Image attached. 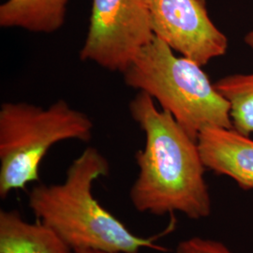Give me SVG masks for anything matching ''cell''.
Instances as JSON below:
<instances>
[{
  "label": "cell",
  "instance_id": "obj_1",
  "mask_svg": "<svg viewBox=\"0 0 253 253\" xmlns=\"http://www.w3.org/2000/svg\"><path fill=\"white\" fill-rule=\"evenodd\" d=\"M129 112L145 136L144 148L135 155L138 175L129 190L133 208L155 216L177 212L190 219L209 217L207 168L197 141L145 92L129 102Z\"/></svg>",
  "mask_w": 253,
  "mask_h": 253
},
{
  "label": "cell",
  "instance_id": "obj_2",
  "mask_svg": "<svg viewBox=\"0 0 253 253\" xmlns=\"http://www.w3.org/2000/svg\"><path fill=\"white\" fill-rule=\"evenodd\" d=\"M110 173L108 160L95 147H86L58 184H39L28 194V206L37 220L50 228L73 251L139 253L162 250L158 236L131 232L94 197L95 181Z\"/></svg>",
  "mask_w": 253,
  "mask_h": 253
},
{
  "label": "cell",
  "instance_id": "obj_3",
  "mask_svg": "<svg viewBox=\"0 0 253 253\" xmlns=\"http://www.w3.org/2000/svg\"><path fill=\"white\" fill-rule=\"evenodd\" d=\"M127 86L145 92L197 141L208 127H233L230 105L199 64L174 55L154 36L123 73Z\"/></svg>",
  "mask_w": 253,
  "mask_h": 253
},
{
  "label": "cell",
  "instance_id": "obj_4",
  "mask_svg": "<svg viewBox=\"0 0 253 253\" xmlns=\"http://www.w3.org/2000/svg\"><path fill=\"white\" fill-rule=\"evenodd\" d=\"M93 122L84 113L57 100L48 108L27 102L0 107V197L40 179V165L53 145L89 142Z\"/></svg>",
  "mask_w": 253,
  "mask_h": 253
},
{
  "label": "cell",
  "instance_id": "obj_5",
  "mask_svg": "<svg viewBox=\"0 0 253 253\" xmlns=\"http://www.w3.org/2000/svg\"><path fill=\"white\" fill-rule=\"evenodd\" d=\"M154 34L149 0H92L80 58L123 73Z\"/></svg>",
  "mask_w": 253,
  "mask_h": 253
},
{
  "label": "cell",
  "instance_id": "obj_6",
  "mask_svg": "<svg viewBox=\"0 0 253 253\" xmlns=\"http://www.w3.org/2000/svg\"><path fill=\"white\" fill-rule=\"evenodd\" d=\"M154 36L172 51L205 66L223 56L228 39L209 16L206 0H149Z\"/></svg>",
  "mask_w": 253,
  "mask_h": 253
},
{
  "label": "cell",
  "instance_id": "obj_7",
  "mask_svg": "<svg viewBox=\"0 0 253 253\" xmlns=\"http://www.w3.org/2000/svg\"><path fill=\"white\" fill-rule=\"evenodd\" d=\"M206 168L235 181L243 190H253V140L233 127L205 128L197 138Z\"/></svg>",
  "mask_w": 253,
  "mask_h": 253
},
{
  "label": "cell",
  "instance_id": "obj_8",
  "mask_svg": "<svg viewBox=\"0 0 253 253\" xmlns=\"http://www.w3.org/2000/svg\"><path fill=\"white\" fill-rule=\"evenodd\" d=\"M42 222H28L16 210H0V253H72Z\"/></svg>",
  "mask_w": 253,
  "mask_h": 253
},
{
  "label": "cell",
  "instance_id": "obj_9",
  "mask_svg": "<svg viewBox=\"0 0 253 253\" xmlns=\"http://www.w3.org/2000/svg\"><path fill=\"white\" fill-rule=\"evenodd\" d=\"M69 0H7L0 6V27L51 34L63 27Z\"/></svg>",
  "mask_w": 253,
  "mask_h": 253
},
{
  "label": "cell",
  "instance_id": "obj_10",
  "mask_svg": "<svg viewBox=\"0 0 253 253\" xmlns=\"http://www.w3.org/2000/svg\"><path fill=\"white\" fill-rule=\"evenodd\" d=\"M230 105L233 128L250 136L253 133V73H236L215 83Z\"/></svg>",
  "mask_w": 253,
  "mask_h": 253
},
{
  "label": "cell",
  "instance_id": "obj_11",
  "mask_svg": "<svg viewBox=\"0 0 253 253\" xmlns=\"http://www.w3.org/2000/svg\"><path fill=\"white\" fill-rule=\"evenodd\" d=\"M175 253H233L226 245L209 238L190 237L180 241Z\"/></svg>",
  "mask_w": 253,
  "mask_h": 253
},
{
  "label": "cell",
  "instance_id": "obj_12",
  "mask_svg": "<svg viewBox=\"0 0 253 253\" xmlns=\"http://www.w3.org/2000/svg\"><path fill=\"white\" fill-rule=\"evenodd\" d=\"M244 42L245 43L249 46V48L253 51V30H251V31L246 35Z\"/></svg>",
  "mask_w": 253,
  "mask_h": 253
},
{
  "label": "cell",
  "instance_id": "obj_13",
  "mask_svg": "<svg viewBox=\"0 0 253 253\" xmlns=\"http://www.w3.org/2000/svg\"><path fill=\"white\" fill-rule=\"evenodd\" d=\"M72 253H111L102 251H95V250H79V251H73Z\"/></svg>",
  "mask_w": 253,
  "mask_h": 253
}]
</instances>
